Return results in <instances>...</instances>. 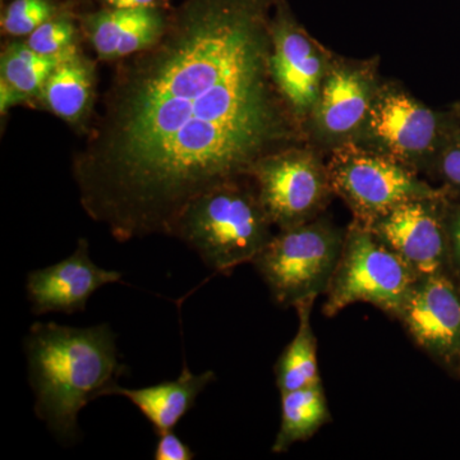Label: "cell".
I'll return each instance as SVG.
<instances>
[{
    "instance_id": "6da1fadb",
    "label": "cell",
    "mask_w": 460,
    "mask_h": 460,
    "mask_svg": "<svg viewBox=\"0 0 460 460\" xmlns=\"http://www.w3.org/2000/svg\"><path fill=\"white\" fill-rule=\"evenodd\" d=\"M265 0H183L123 59L75 157L84 210L119 242L171 234L206 190L250 175L284 137Z\"/></svg>"
},
{
    "instance_id": "7a4b0ae2",
    "label": "cell",
    "mask_w": 460,
    "mask_h": 460,
    "mask_svg": "<svg viewBox=\"0 0 460 460\" xmlns=\"http://www.w3.org/2000/svg\"><path fill=\"white\" fill-rule=\"evenodd\" d=\"M115 338L108 323L72 328L35 323L27 332L33 411L62 443L78 440L80 411L100 396L113 395L118 381L128 372Z\"/></svg>"
},
{
    "instance_id": "3957f363",
    "label": "cell",
    "mask_w": 460,
    "mask_h": 460,
    "mask_svg": "<svg viewBox=\"0 0 460 460\" xmlns=\"http://www.w3.org/2000/svg\"><path fill=\"white\" fill-rule=\"evenodd\" d=\"M271 224L256 189L239 178L193 199L169 235L184 242L211 270L229 275L259 256L274 237Z\"/></svg>"
},
{
    "instance_id": "277c9868",
    "label": "cell",
    "mask_w": 460,
    "mask_h": 460,
    "mask_svg": "<svg viewBox=\"0 0 460 460\" xmlns=\"http://www.w3.org/2000/svg\"><path fill=\"white\" fill-rule=\"evenodd\" d=\"M417 280L419 275L401 256L370 228L354 223L345 233L323 314L334 317L348 305L362 302L398 319Z\"/></svg>"
},
{
    "instance_id": "5b68a950",
    "label": "cell",
    "mask_w": 460,
    "mask_h": 460,
    "mask_svg": "<svg viewBox=\"0 0 460 460\" xmlns=\"http://www.w3.org/2000/svg\"><path fill=\"white\" fill-rule=\"evenodd\" d=\"M344 237L323 222L280 229L252 261L274 304L296 307L305 299L325 295Z\"/></svg>"
},
{
    "instance_id": "8992f818",
    "label": "cell",
    "mask_w": 460,
    "mask_h": 460,
    "mask_svg": "<svg viewBox=\"0 0 460 460\" xmlns=\"http://www.w3.org/2000/svg\"><path fill=\"white\" fill-rule=\"evenodd\" d=\"M332 190L352 208L356 222L370 226L410 199L440 195L394 159L356 147L339 148L328 169Z\"/></svg>"
},
{
    "instance_id": "52a82bcc",
    "label": "cell",
    "mask_w": 460,
    "mask_h": 460,
    "mask_svg": "<svg viewBox=\"0 0 460 460\" xmlns=\"http://www.w3.org/2000/svg\"><path fill=\"white\" fill-rule=\"evenodd\" d=\"M250 175L266 214L280 229L313 222L332 190L328 172L302 153L271 154Z\"/></svg>"
},
{
    "instance_id": "ba28073f",
    "label": "cell",
    "mask_w": 460,
    "mask_h": 460,
    "mask_svg": "<svg viewBox=\"0 0 460 460\" xmlns=\"http://www.w3.org/2000/svg\"><path fill=\"white\" fill-rule=\"evenodd\" d=\"M396 320L438 365L460 375V286L452 272L419 278Z\"/></svg>"
},
{
    "instance_id": "9c48e42d",
    "label": "cell",
    "mask_w": 460,
    "mask_h": 460,
    "mask_svg": "<svg viewBox=\"0 0 460 460\" xmlns=\"http://www.w3.org/2000/svg\"><path fill=\"white\" fill-rule=\"evenodd\" d=\"M441 196L410 199L378 217L370 228L419 278L450 271L447 224Z\"/></svg>"
},
{
    "instance_id": "30bf717a",
    "label": "cell",
    "mask_w": 460,
    "mask_h": 460,
    "mask_svg": "<svg viewBox=\"0 0 460 460\" xmlns=\"http://www.w3.org/2000/svg\"><path fill=\"white\" fill-rule=\"evenodd\" d=\"M123 275L99 268L91 260L89 241L81 238L75 252L62 261L29 272L26 295L33 314L84 313L93 293Z\"/></svg>"
},
{
    "instance_id": "8fae6325",
    "label": "cell",
    "mask_w": 460,
    "mask_h": 460,
    "mask_svg": "<svg viewBox=\"0 0 460 460\" xmlns=\"http://www.w3.org/2000/svg\"><path fill=\"white\" fill-rule=\"evenodd\" d=\"M270 68L275 87L296 111L317 102L323 62L304 33L286 22L272 31Z\"/></svg>"
},
{
    "instance_id": "7c38bea8",
    "label": "cell",
    "mask_w": 460,
    "mask_h": 460,
    "mask_svg": "<svg viewBox=\"0 0 460 460\" xmlns=\"http://www.w3.org/2000/svg\"><path fill=\"white\" fill-rule=\"evenodd\" d=\"M165 23L166 17L157 7H108L89 14L84 25L100 59L123 60L150 48Z\"/></svg>"
},
{
    "instance_id": "4fadbf2b",
    "label": "cell",
    "mask_w": 460,
    "mask_h": 460,
    "mask_svg": "<svg viewBox=\"0 0 460 460\" xmlns=\"http://www.w3.org/2000/svg\"><path fill=\"white\" fill-rule=\"evenodd\" d=\"M370 128L393 155L414 159L428 153L438 133L435 114L405 95L384 96L370 111Z\"/></svg>"
},
{
    "instance_id": "5bb4252c",
    "label": "cell",
    "mask_w": 460,
    "mask_h": 460,
    "mask_svg": "<svg viewBox=\"0 0 460 460\" xmlns=\"http://www.w3.org/2000/svg\"><path fill=\"white\" fill-rule=\"evenodd\" d=\"M214 380L213 371L196 375L184 363L180 376L175 380L141 389H126L118 385L113 395L128 399L159 436L177 428L181 419L195 407L199 394Z\"/></svg>"
},
{
    "instance_id": "9a60e30c",
    "label": "cell",
    "mask_w": 460,
    "mask_h": 460,
    "mask_svg": "<svg viewBox=\"0 0 460 460\" xmlns=\"http://www.w3.org/2000/svg\"><path fill=\"white\" fill-rule=\"evenodd\" d=\"M93 66L74 45L48 77L39 98L57 117L78 124L93 107Z\"/></svg>"
},
{
    "instance_id": "2e32d148",
    "label": "cell",
    "mask_w": 460,
    "mask_h": 460,
    "mask_svg": "<svg viewBox=\"0 0 460 460\" xmlns=\"http://www.w3.org/2000/svg\"><path fill=\"white\" fill-rule=\"evenodd\" d=\"M65 53L56 57L42 56L32 50L26 42L8 45L0 59L2 114L7 113L13 105L40 96L42 86Z\"/></svg>"
},
{
    "instance_id": "e0dca14e",
    "label": "cell",
    "mask_w": 460,
    "mask_h": 460,
    "mask_svg": "<svg viewBox=\"0 0 460 460\" xmlns=\"http://www.w3.org/2000/svg\"><path fill=\"white\" fill-rule=\"evenodd\" d=\"M332 420L323 383L280 394V428L272 444L274 454L287 453L293 445L310 440Z\"/></svg>"
},
{
    "instance_id": "ac0fdd59",
    "label": "cell",
    "mask_w": 460,
    "mask_h": 460,
    "mask_svg": "<svg viewBox=\"0 0 460 460\" xmlns=\"http://www.w3.org/2000/svg\"><path fill=\"white\" fill-rule=\"evenodd\" d=\"M314 301L316 298L305 299L295 307L298 314L296 337L284 348L274 366L280 394L323 383L317 361V339L311 323Z\"/></svg>"
},
{
    "instance_id": "d6986e66",
    "label": "cell",
    "mask_w": 460,
    "mask_h": 460,
    "mask_svg": "<svg viewBox=\"0 0 460 460\" xmlns=\"http://www.w3.org/2000/svg\"><path fill=\"white\" fill-rule=\"evenodd\" d=\"M367 84L354 72L338 69L329 75L319 104L321 126L334 135L357 128L370 113Z\"/></svg>"
},
{
    "instance_id": "ffe728a7",
    "label": "cell",
    "mask_w": 460,
    "mask_h": 460,
    "mask_svg": "<svg viewBox=\"0 0 460 460\" xmlns=\"http://www.w3.org/2000/svg\"><path fill=\"white\" fill-rule=\"evenodd\" d=\"M50 0H13L2 16L3 31L11 36H29L54 17Z\"/></svg>"
},
{
    "instance_id": "44dd1931",
    "label": "cell",
    "mask_w": 460,
    "mask_h": 460,
    "mask_svg": "<svg viewBox=\"0 0 460 460\" xmlns=\"http://www.w3.org/2000/svg\"><path fill=\"white\" fill-rule=\"evenodd\" d=\"M75 29L66 17H53L27 36L25 41L42 56L56 57L75 45Z\"/></svg>"
},
{
    "instance_id": "7402d4cb",
    "label": "cell",
    "mask_w": 460,
    "mask_h": 460,
    "mask_svg": "<svg viewBox=\"0 0 460 460\" xmlns=\"http://www.w3.org/2000/svg\"><path fill=\"white\" fill-rule=\"evenodd\" d=\"M195 456L189 445L175 435L174 429L159 435L154 450L155 460H192Z\"/></svg>"
},
{
    "instance_id": "603a6c76",
    "label": "cell",
    "mask_w": 460,
    "mask_h": 460,
    "mask_svg": "<svg viewBox=\"0 0 460 460\" xmlns=\"http://www.w3.org/2000/svg\"><path fill=\"white\" fill-rule=\"evenodd\" d=\"M449 238L450 270L460 286V211L447 223Z\"/></svg>"
},
{
    "instance_id": "cb8c5ba5",
    "label": "cell",
    "mask_w": 460,
    "mask_h": 460,
    "mask_svg": "<svg viewBox=\"0 0 460 460\" xmlns=\"http://www.w3.org/2000/svg\"><path fill=\"white\" fill-rule=\"evenodd\" d=\"M441 171L445 180L460 190V146L450 148L445 153L441 162Z\"/></svg>"
},
{
    "instance_id": "d4e9b609",
    "label": "cell",
    "mask_w": 460,
    "mask_h": 460,
    "mask_svg": "<svg viewBox=\"0 0 460 460\" xmlns=\"http://www.w3.org/2000/svg\"><path fill=\"white\" fill-rule=\"evenodd\" d=\"M108 7L118 9H133L156 7L157 0H105Z\"/></svg>"
}]
</instances>
